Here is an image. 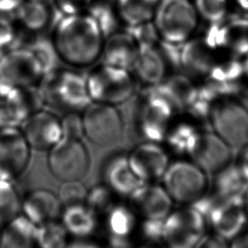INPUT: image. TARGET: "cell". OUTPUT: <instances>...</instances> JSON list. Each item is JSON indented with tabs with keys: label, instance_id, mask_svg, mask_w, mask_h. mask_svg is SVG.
Segmentation results:
<instances>
[{
	"label": "cell",
	"instance_id": "cell-1",
	"mask_svg": "<svg viewBox=\"0 0 248 248\" xmlns=\"http://www.w3.org/2000/svg\"><path fill=\"white\" fill-rule=\"evenodd\" d=\"M51 40L61 61L72 67L86 68L100 59L104 36L90 15L61 14Z\"/></svg>",
	"mask_w": 248,
	"mask_h": 248
},
{
	"label": "cell",
	"instance_id": "cell-2",
	"mask_svg": "<svg viewBox=\"0 0 248 248\" xmlns=\"http://www.w3.org/2000/svg\"><path fill=\"white\" fill-rule=\"evenodd\" d=\"M37 87L44 107L51 110L79 113L92 104L86 78L77 71L56 69L44 75Z\"/></svg>",
	"mask_w": 248,
	"mask_h": 248
},
{
	"label": "cell",
	"instance_id": "cell-3",
	"mask_svg": "<svg viewBox=\"0 0 248 248\" xmlns=\"http://www.w3.org/2000/svg\"><path fill=\"white\" fill-rule=\"evenodd\" d=\"M175 111L169 101L155 89L145 87L133 113L135 132L142 142L165 141Z\"/></svg>",
	"mask_w": 248,
	"mask_h": 248
},
{
	"label": "cell",
	"instance_id": "cell-4",
	"mask_svg": "<svg viewBox=\"0 0 248 248\" xmlns=\"http://www.w3.org/2000/svg\"><path fill=\"white\" fill-rule=\"evenodd\" d=\"M153 21L160 40L182 45L194 36L199 16L191 0H161Z\"/></svg>",
	"mask_w": 248,
	"mask_h": 248
},
{
	"label": "cell",
	"instance_id": "cell-5",
	"mask_svg": "<svg viewBox=\"0 0 248 248\" xmlns=\"http://www.w3.org/2000/svg\"><path fill=\"white\" fill-rule=\"evenodd\" d=\"M86 81L91 100L97 104L117 106L131 99L136 91L131 71L104 63L94 67Z\"/></svg>",
	"mask_w": 248,
	"mask_h": 248
},
{
	"label": "cell",
	"instance_id": "cell-6",
	"mask_svg": "<svg viewBox=\"0 0 248 248\" xmlns=\"http://www.w3.org/2000/svg\"><path fill=\"white\" fill-rule=\"evenodd\" d=\"M215 131L238 155L248 146V108L232 97H219L212 106L209 115Z\"/></svg>",
	"mask_w": 248,
	"mask_h": 248
},
{
	"label": "cell",
	"instance_id": "cell-7",
	"mask_svg": "<svg viewBox=\"0 0 248 248\" xmlns=\"http://www.w3.org/2000/svg\"><path fill=\"white\" fill-rule=\"evenodd\" d=\"M162 179L171 199L180 204L190 206L208 192V174L192 161L172 163Z\"/></svg>",
	"mask_w": 248,
	"mask_h": 248
},
{
	"label": "cell",
	"instance_id": "cell-8",
	"mask_svg": "<svg viewBox=\"0 0 248 248\" xmlns=\"http://www.w3.org/2000/svg\"><path fill=\"white\" fill-rule=\"evenodd\" d=\"M86 146L77 138H62L49 149L47 165L54 177L63 181H81L90 168Z\"/></svg>",
	"mask_w": 248,
	"mask_h": 248
},
{
	"label": "cell",
	"instance_id": "cell-9",
	"mask_svg": "<svg viewBox=\"0 0 248 248\" xmlns=\"http://www.w3.org/2000/svg\"><path fill=\"white\" fill-rule=\"evenodd\" d=\"M204 216L191 206L172 211L164 219L163 242L172 248H191L206 234Z\"/></svg>",
	"mask_w": 248,
	"mask_h": 248
},
{
	"label": "cell",
	"instance_id": "cell-10",
	"mask_svg": "<svg viewBox=\"0 0 248 248\" xmlns=\"http://www.w3.org/2000/svg\"><path fill=\"white\" fill-rule=\"evenodd\" d=\"M44 70L33 53L27 47H16L0 57V84L23 88L40 83Z\"/></svg>",
	"mask_w": 248,
	"mask_h": 248
},
{
	"label": "cell",
	"instance_id": "cell-11",
	"mask_svg": "<svg viewBox=\"0 0 248 248\" xmlns=\"http://www.w3.org/2000/svg\"><path fill=\"white\" fill-rule=\"evenodd\" d=\"M43 108L37 86L15 88L0 84V130L19 127L29 115Z\"/></svg>",
	"mask_w": 248,
	"mask_h": 248
},
{
	"label": "cell",
	"instance_id": "cell-12",
	"mask_svg": "<svg viewBox=\"0 0 248 248\" xmlns=\"http://www.w3.org/2000/svg\"><path fill=\"white\" fill-rule=\"evenodd\" d=\"M84 135L97 146L111 144L124 130V121L115 106L108 104H91L85 109L83 116Z\"/></svg>",
	"mask_w": 248,
	"mask_h": 248
},
{
	"label": "cell",
	"instance_id": "cell-13",
	"mask_svg": "<svg viewBox=\"0 0 248 248\" xmlns=\"http://www.w3.org/2000/svg\"><path fill=\"white\" fill-rule=\"evenodd\" d=\"M206 174H215L233 163L235 153L214 131H199L187 153Z\"/></svg>",
	"mask_w": 248,
	"mask_h": 248
},
{
	"label": "cell",
	"instance_id": "cell-14",
	"mask_svg": "<svg viewBox=\"0 0 248 248\" xmlns=\"http://www.w3.org/2000/svg\"><path fill=\"white\" fill-rule=\"evenodd\" d=\"M31 148L19 127L0 130V180L20 177L30 163Z\"/></svg>",
	"mask_w": 248,
	"mask_h": 248
},
{
	"label": "cell",
	"instance_id": "cell-15",
	"mask_svg": "<svg viewBox=\"0 0 248 248\" xmlns=\"http://www.w3.org/2000/svg\"><path fill=\"white\" fill-rule=\"evenodd\" d=\"M19 129L30 148L39 151L49 150L63 138L61 120L44 108L29 115Z\"/></svg>",
	"mask_w": 248,
	"mask_h": 248
},
{
	"label": "cell",
	"instance_id": "cell-16",
	"mask_svg": "<svg viewBox=\"0 0 248 248\" xmlns=\"http://www.w3.org/2000/svg\"><path fill=\"white\" fill-rule=\"evenodd\" d=\"M248 217L243 198L218 202L212 208L206 219L214 232L231 242L247 226Z\"/></svg>",
	"mask_w": 248,
	"mask_h": 248
},
{
	"label": "cell",
	"instance_id": "cell-17",
	"mask_svg": "<svg viewBox=\"0 0 248 248\" xmlns=\"http://www.w3.org/2000/svg\"><path fill=\"white\" fill-rule=\"evenodd\" d=\"M128 198L131 210L143 218L165 219L173 204L164 186L149 182L140 186Z\"/></svg>",
	"mask_w": 248,
	"mask_h": 248
},
{
	"label": "cell",
	"instance_id": "cell-18",
	"mask_svg": "<svg viewBox=\"0 0 248 248\" xmlns=\"http://www.w3.org/2000/svg\"><path fill=\"white\" fill-rule=\"evenodd\" d=\"M127 156L131 170L144 182L161 179L170 165L167 153L155 142H141Z\"/></svg>",
	"mask_w": 248,
	"mask_h": 248
},
{
	"label": "cell",
	"instance_id": "cell-19",
	"mask_svg": "<svg viewBox=\"0 0 248 248\" xmlns=\"http://www.w3.org/2000/svg\"><path fill=\"white\" fill-rule=\"evenodd\" d=\"M215 52L203 38L192 37L181 45L180 68L190 78H206L218 62Z\"/></svg>",
	"mask_w": 248,
	"mask_h": 248
},
{
	"label": "cell",
	"instance_id": "cell-20",
	"mask_svg": "<svg viewBox=\"0 0 248 248\" xmlns=\"http://www.w3.org/2000/svg\"><path fill=\"white\" fill-rule=\"evenodd\" d=\"M139 46L126 29L115 31L104 38L101 57L104 64L132 71L137 61Z\"/></svg>",
	"mask_w": 248,
	"mask_h": 248
},
{
	"label": "cell",
	"instance_id": "cell-21",
	"mask_svg": "<svg viewBox=\"0 0 248 248\" xmlns=\"http://www.w3.org/2000/svg\"><path fill=\"white\" fill-rule=\"evenodd\" d=\"M170 68L158 44L155 46L139 47L137 61L132 72L145 87L157 86L167 78Z\"/></svg>",
	"mask_w": 248,
	"mask_h": 248
},
{
	"label": "cell",
	"instance_id": "cell-22",
	"mask_svg": "<svg viewBox=\"0 0 248 248\" xmlns=\"http://www.w3.org/2000/svg\"><path fill=\"white\" fill-rule=\"evenodd\" d=\"M105 185L115 194L129 197L140 186L145 183L131 170L127 155L117 154L105 162L103 170Z\"/></svg>",
	"mask_w": 248,
	"mask_h": 248
},
{
	"label": "cell",
	"instance_id": "cell-23",
	"mask_svg": "<svg viewBox=\"0 0 248 248\" xmlns=\"http://www.w3.org/2000/svg\"><path fill=\"white\" fill-rule=\"evenodd\" d=\"M22 214L36 225L58 219L62 203L58 196L47 189L31 191L22 200Z\"/></svg>",
	"mask_w": 248,
	"mask_h": 248
},
{
	"label": "cell",
	"instance_id": "cell-24",
	"mask_svg": "<svg viewBox=\"0 0 248 248\" xmlns=\"http://www.w3.org/2000/svg\"><path fill=\"white\" fill-rule=\"evenodd\" d=\"M155 88L169 101L175 113H179L190 106L196 97L198 86L187 75L175 74L167 77Z\"/></svg>",
	"mask_w": 248,
	"mask_h": 248
},
{
	"label": "cell",
	"instance_id": "cell-25",
	"mask_svg": "<svg viewBox=\"0 0 248 248\" xmlns=\"http://www.w3.org/2000/svg\"><path fill=\"white\" fill-rule=\"evenodd\" d=\"M223 49L232 57L240 59L248 55V13L232 15L220 21Z\"/></svg>",
	"mask_w": 248,
	"mask_h": 248
},
{
	"label": "cell",
	"instance_id": "cell-26",
	"mask_svg": "<svg viewBox=\"0 0 248 248\" xmlns=\"http://www.w3.org/2000/svg\"><path fill=\"white\" fill-rule=\"evenodd\" d=\"M37 225L20 214L1 229L0 248H34L37 246Z\"/></svg>",
	"mask_w": 248,
	"mask_h": 248
},
{
	"label": "cell",
	"instance_id": "cell-27",
	"mask_svg": "<svg viewBox=\"0 0 248 248\" xmlns=\"http://www.w3.org/2000/svg\"><path fill=\"white\" fill-rule=\"evenodd\" d=\"M214 189L211 191L220 201L245 198L248 181L239 170L236 163H232L215 174Z\"/></svg>",
	"mask_w": 248,
	"mask_h": 248
},
{
	"label": "cell",
	"instance_id": "cell-28",
	"mask_svg": "<svg viewBox=\"0 0 248 248\" xmlns=\"http://www.w3.org/2000/svg\"><path fill=\"white\" fill-rule=\"evenodd\" d=\"M62 224L68 234L87 237L97 228V215L85 203L66 206L62 212Z\"/></svg>",
	"mask_w": 248,
	"mask_h": 248
},
{
	"label": "cell",
	"instance_id": "cell-29",
	"mask_svg": "<svg viewBox=\"0 0 248 248\" xmlns=\"http://www.w3.org/2000/svg\"><path fill=\"white\" fill-rule=\"evenodd\" d=\"M161 0H114L118 16L125 27L152 21Z\"/></svg>",
	"mask_w": 248,
	"mask_h": 248
},
{
	"label": "cell",
	"instance_id": "cell-30",
	"mask_svg": "<svg viewBox=\"0 0 248 248\" xmlns=\"http://www.w3.org/2000/svg\"><path fill=\"white\" fill-rule=\"evenodd\" d=\"M47 2L45 0H24L16 13L20 23L26 29L38 32L51 23L53 15Z\"/></svg>",
	"mask_w": 248,
	"mask_h": 248
},
{
	"label": "cell",
	"instance_id": "cell-31",
	"mask_svg": "<svg viewBox=\"0 0 248 248\" xmlns=\"http://www.w3.org/2000/svg\"><path fill=\"white\" fill-rule=\"evenodd\" d=\"M134 212L124 205H114L106 214L108 236L129 238L136 227Z\"/></svg>",
	"mask_w": 248,
	"mask_h": 248
},
{
	"label": "cell",
	"instance_id": "cell-32",
	"mask_svg": "<svg viewBox=\"0 0 248 248\" xmlns=\"http://www.w3.org/2000/svg\"><path fill=\"white\" fill-rule=\"evenodd\" d=\"M22 214V201L11 181L0 180V230Z\"/></svg>",
	"mask_w": 248,
	"mask_h": 248
},
{
	"label": "cell",
	"instance_id": "cell-33",
	"mask_svg": "<svg viewBox=\"0 0 248 248\" xmlns=\"http://www.w3.org/2000/svg\"><path fill=\"white\" fill-rule=\"evenodd\" d=\"M87 13L96 21L104 34V38L117 31L119 22H121L114 3L112 4L108 0H94Z\"/></svg>",
	"mask_w": 248,
	"mask_h": 248
},
{
	"label": "cell",
	"instance_id": "cell-34",
	"mask_svg": "<svg viewBox=\"0 0 248 248\" xmlns=\"http://www.w3.org/2000/svg\"><path fill=\"white\" fill-rule=\"evenodd\" d=\"M198 131L191 123L181 122L170 127L165 141L174 154L187 155L188 150Z\"/></svg>",
	"mask_w": 248,
	"mask_h": 248
},
{
	"label": "cell",
	"instance_id": "cell-35",
	"mask_svg": "<svg viewBox=\"0 0 248 248\" xmlns=\"http://www.w3.org/2000/svg\"><path fill=\"white\" fill-rule=\"evenodd\" d=\"M68 232L58 219L37 225V245L43 248L67 247Z\"/></svg>",
	"mask_w": 248,
	"mask_h": 248
},
{
	"label": "cell",
	"instance_id": "cell-36",
	"mask_svg": "<svg viewBox=\"0 0 248 248\" xmlns=\"http://www.w3.org/2000/svg\"><path fill=\"white\" fill-rule=\"evenodd\" d=\"M27 47L40 62L44 75L58 69V64L61 60L52 40L39 38L34 41Z\"/></svg>",
	"mask_w": 248,
	"mask_h": 248
},
{
	"label": "cell",
	"instance_id": "cell-37",
	"mask_svg": "<svg viewBox=\"0 0 248 248\" xmlns=\"http://www.w3.org/2000/svg\"><path fill=\"white\" fill-rule=\"evenodd\" d=\"M114 191L107 185H97L87 191L85 204L96 214H107L114 206Z\"/></svg>",
	"mask_w": 248,
	"mask_h": 248
},
{
	"label": "cell",
	"instance_id": "cell-38",
	"mask_svg": "<svg viewBox=\"0 0 248 248\" xmlns=\"http://www.w3.org/2000/svg\"><path fill=\"white\" fill-rule=\"evenodd\" d=\"M199 18L208 24L218 23L227 16L228 0H194Z\"/></svg>",
	"mask_w": 248,
	"mask_h": 248
},
{
	"label": "cell",
	"instance_id": "cell-39",
	"mask_svg": "<svg viewBox=\"0 0 248 248\" xmlns=\"http://www.w3.org/2000/svg\"><path fill=\"white\" fill-rule=\"evenodd\" d=\"M87 191L80 181H64L59 190V198L64 207L85 203Z\"/></svg>",
	"mask_w": 248,
	"mask_h": 248
},
{
	"label": "cell",
	"instance_id": "cell-40",
	"mask_svg": "<svg viewBox=\"0 0 248 248\" xmlns=\"http://www.w3.org/2000/svg\"><path fill=\"white\" fill-rule=\"evenodd\" d=\"M125 29L138 43L139 47L155 46L160 42L158 31L153 20L133 27H127Z\"/></svg>",
	"mask_w": 248,
	"mask_h": 248
},
{
	"label": "cell",
	"instance_id": "cell-41",
	"mask_svg": "<svg viewBox=\"0 0 248 248\" xmlns=\"http://www.w3.org/2000/svg\"><path fill=\"white\" fill-rule=\"evenodd\" d=\"M61 121L63 138L81 139L84 135L83 122L77 112H70L64 114Z\"/></svg>",
	"mask_w": 248,
	"mask_h": 248
},
{
	"label": "cell",
	"instance_id": "cell-42",
	"mask_svg": "<svg viewBox=\"0 0 248 248\" xmlns=\"http://www.w3.org/2000/svg\"><path fill=\"white\" fill-rule=\"evenodd\" d=\"M163 227L164 219L143 218L141 223V235L145 242L159 243L163 242Z\"/></svg>",
	"mask_w": 248,
	"mask_h": 248
},
{
	"label": "cell",
	"instance_id": "cell-43",
	"mask_svg": "<svg viewBox=\"0 0 248 248\" xmlns=\"http://www.w3.org/2000/svg\"><path fill=\"white\" fill-rule=\"evenodd\" d=\"M94 0H54V6L63 16L87 13Z\"/></svg>",
	"mask_w": 248,
	"mask_h": 248
},
{
	"label": "cell",
	"instance_id": "cell-44",
	"mask_svg": "<svg viewBox=\"0 0 248 248\" xmlns=\"http://www.w3.org/2000/svg\"><path fill=\"white\" fill-rule=\"evenodd\" d=\"M15 39V29L10 20L0 16V50L9 47Z\"/></svg>",
	"mask_w": 248,
	"mask_h": 248
},
{
	"label": "cell",
	"instance_id": "cell-45",
	"mask_svg": "<svg viewBox=\"0 0 248 248\" xmlns=\"http://www.w3.org/2000/svg\"><path fill=\"white\" fill-rule=\"evenodd\" d=\"M227 242L225 239L214 232V234H205L197 247L207 248H226L228 246Z\"/></svg>",
	"mask_w": 248,
	"mask_h": 248
},
{
	"label": "cell",
	"instance_id": "cell-46",
	"mask_svg": "<svg viewBox=\"0 0 248 248\" xmlns=\"http://www.w3.org/2000/svg\"><path fill=\"white\" fill-rule=\"evenodd\" d=\"M24 0H0V14L16 12Z\"/></svg>",
	"mask_w": 248,
	"mask_h": 248
},
{
	"label": "cell",
	"instance_id": "cell-47",
	"mask_svg": "<svg viewBox=\"0 0 248 248\" xmlns=\"http://www.w3.org/2000/svg\"><path fill=\"white\" fill-rule=\"evenodd\" d=\"M231 247L235 248H248V229L244 228L238 235L231 241Z\"/></svg>",
	"mask_w": 248,
	"mask_h": 248
},
{
	"label": "cell",
	"instance_id": "cell-48",
	"mask_svg": "<svg viewBox=\"0 0 248 248\" xmlns=\"http://www.w3.org/2000/svg\"><path fill=\"white\" fill-rule=\"evenodd\" d=\"M238 155H240V158H239V161L236 163V165L238 166L240 171L242 172V174H243V176L248 181V146L244 149H242Z\"/></svg>",
	"mask_w": 248,
	"mask_h": 248
},
{
	"label": "cell",
	"instance_id": "cell-49",
	"mask_svg": "<svg viewBox=\"0 0 248 248\" xmlns=\"http://www.w3.org/2000/svg\"><path fill=\"white\" fill-rule=\"evenodd\" d=\"M108 244L112 248H130L132 246L129 238L116 236H108Z\"/></svg>",
	"mask_w": 248,
	"mask_h": 248
},
{
	"label": "cell",
	"instance_id": "cell-50",
	"mask_svg": "<svg viewBox=\"0 0 248 248\" xmlns=\"http://www.w3.org/2000/svg\"><path fill=\"white\" fill-rule=\"evenodd\" d=\"M67 247L69 248H97L99 246L96 242L87 240L86 237H82V238H78L74 242L68 244Z\"/></svg>",
	"mask_w": 248,
	"mask_h": 248
},
{
	"label": "cell",
	"instance_id": "cell-51",
	"mask_svg": "<svg viewBox=\"0 0 248 248\" xmlns=\"http://www.w3.org/2000/svg\"><path fill=\"white\" fill-rule=\"evenodd\" d=\"M243 11L248 13V0H234Z\"/></svg>",
	"mask_w": 248,
	"mask_h": 248
},
{
	"label": "cell",
	"instance_id": "cell-52",
	"mask_svg": "<svg viewBox=\"0 0 248 248\" xmlns=\"http://www.w3.org/2000/svg\"><path fill=\"white\" fill-rule=\"evenodd\" d=\"M243 65H244V76L248 81V55L246 57L245 61L243 62Z\"/></svg>",
	"mask_w": 248,
	"mask_h": 248
},
{
	"label": "cell",
	"instance_id": "cell-53",
	"mask_svg": "<svg viewBox=\"0 0 248 248\" xmlns=\"http://www.w3.org/2000/svg\"><path fill=\"white\" fill-rule=\"evenodd\" d=\"M244 203H245L246 210L248 212V190L247 193L245 194V198H244Z\"/></svg>",
	"mask_w": 248,
	"mask_h": 248
},
{
	"label": "cell",
	"instance_id": "cell-54",
	"mask_svg": "<svg viewBox=\"0 0 248 248\" xmlns=\"http://www.w3.org/2000/svg\"><path fill=\"white\" fill-rule=\"evenodd\" d=\"M45 1H48V0H45Z\"/></svg>",
	"mask_w": 248,
	"mask_h": 248
},
{
	"label": "cell",
	"instance_id": "cell-55",
	"mask_svg": "<svg viewBox=\"0 0 248 248\" xmlns=\"http://www.w3.org/2000/svg\"><path fill=\"white\" fill-rule=\"evenodd\" d=\"M0 231H1V230H0Z\"/></svg>",
	"mask_w": 248,
	"mask_h": 248
}]
</instances>
